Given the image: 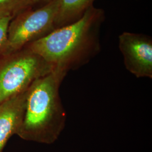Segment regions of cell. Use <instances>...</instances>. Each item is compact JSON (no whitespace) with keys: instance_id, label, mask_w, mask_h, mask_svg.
Returning a JSON list of instances; mask_svg holds the SVG:
<instances>
[{"instance_id":"7","label":"cell","mask_w":152,"mask_h":152,"mask_svg":"<svg viewBox=\"0 0 152 152\" xmlns=\"http://www.w3.org/2000/svg\"><path fill=\"white\" fill-rule=\"evenodd\" d=\"M95 0H58L55 26L63 27L76 22L92 6Z\"/></svg>"},{"instance_id":"5","label":"cell","mask_w":152,"mask_h":152,"mask_svg":"<svg viewBox=\"0 0 152 152\" xmlns=\"http://www.w3.org/2000/svg\"><path fill=\"white\" fill-rule=\"evenodd\" d=\"M118 46L126 68L137 78H152V41L145 35L122 33Z\"/></svg>"},{"instance_id":"9","label":"cell","mask_w":152,"mask_h":152,"mask_svg":"<svg viewBox=\"0 0 152 152\" xmlns=\"http://www.w3.org/2000/svg\"><path fill=\"white\" fill-rule=\"evenodd\" d=\"M11 19L10 14L0 13V48L5 43Z\"/></svg>"},{"instance_id":"10","label":"cell","mask_w":152,"mask_h":152,"mask_svg":"<svg viewBox=\"0 0 152 152\" xmlns=\"http://www.w3.org/2000/svg\"><path fill=\"white\" fill-rule=\"evenodd\" d=\"M52 0H31V3H34V2H46V3H48L49 2H50Z\"/></svg>"},{"instance_id":"4","label":"cell","mask_w":152,"mask_h":152,"mask_svg":"<svg viewBox=\"0 0 152 152\" xmlns=\"http://www.w3.org/2000/svg\"><path fill=\"white\" fill-rule=\"evenodd\" d=\"M58 0H52L43 7L28 12L19 17L9 26L5 43L0 53L7 55L16 52L42 37L55 26Z\"/></svg>"},{"instance_id":"3","label":"cell","mask_w":152,"mask_h":152,"mask_svg":"<svg viewBox=\"0 0 152 152\" xmlns=\"http://www.w3.org/2000/svg\"><path fill=\"white\" fill-rule=\"evenodd\" d=\"M0 63V103L26 91L38 78L54 69L26 47Z\"/></svg>"},{"instance_id":"6","label":"cell","mask_w":152,"mask_h":152,"mask_svg":"<svg viewBox=\"0 0 152 152\" xmlns=\"http://www.w3.org/2000/svg\"><path fill=\"white\" fill-rule=\"evenodd\" d=\"M27 90L0 103V152L21 124Z\"/></svg>"},{"instance_id":"8","label":"cell","mask_w":152,"mask_h":152,"mask_svg":"<svg viewBox=\"0 0 152 152\" xmlns=\"http://www.w3.org/2000/svg\"><path fill=\"white\" fill-rule=\"evenodd\" d=\"M31 4V0H0V13L10 14Z\"/></svg>"},{"instance_id":"2","label":"cell","mask_w":152,"mask_h":152,"mask_svg":"<svg viewBox=\"0 0 152 152\" xmlns=\"http://www.w3.org/2000/svg\"><path fill=\"white\" fill-rule=\"evenodd\" d=\"M68 72L55 67L29 87L22 122L16 133L21 139L45 144L58 140L66 118L59 88Z\"/></svg>"},{"instance_id":"1","label":"cell","mask_w":152,"mask_h":152,"mask_svg":"<svg viewBox=\"0 0 152 152\" xmlns=\"http://www.w3.org/2000/svg\"><path fill=\"white\" fill-rule=\"evenodd\" d=\"M102 9L90 6L76 22L58 28L27 48L54 67L69 71L86 64L100 50Z\"/></svg>"}]
</instances>
